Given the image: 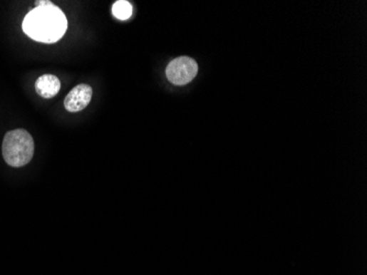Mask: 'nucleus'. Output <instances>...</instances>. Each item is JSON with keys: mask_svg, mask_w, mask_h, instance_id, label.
<instances>
[{"mask_svg": "<svg viewBox=\"0 0 367 275\" xmlns=\"http://www.w3.org/2000/svg\"><path fill=\"white\" fill-rule=\"evenodd\" d=\"M22 28L24 33L36 41L54 43L66 32L68 20L60 8L50 4L31 10L24 18Z\"/></svg>", "mask_w": 367, "mask_h": 275, "instance_id": "f257e3e1", "label": "nucleus"}, {"mask_svg": "<svg viewBox=\"0 0 367 275\" xmlns=\"http://www.w3.org/2000/svg\"><path fill=\"white\" fill-rule=\"evenodd\" d=\"M33 153V138L27 130L16 129L6 133L3 141V155L8 165L24 167L31 161Z\"/></svg>", "mask_w": 367, "mask_h": 275, "instance_id": "f03ea898", "label": "nucleus"}, {"mask_svg": "<svg viewBox=\"0 0 367 275\" xmlns=\"http://www.w3.org/2000/svg\"><path fill=\"white\" fill-rule=\"evenodd\" d=\"M198 73V66L194 58L180 56L172 61L166 68V78L172 84L182 86L192 82Z\"/></svg>", "mask_w": 367, "mask_h": 275, "instance_id": "7ed1b4c3", "label": "nucleus"}, {"mask_svg": "<svg viewBox=\"0 0 367 275\" xmlns=\"http://www.w3.org/2000/svg\"><path fill=\"white\" fill-rule=\"evenodd\" d=\"M91 96H93V88L88 84L77 85L65 98V108L70 113H78L88 106Z\"/></svg>", "mask_w": 367, "mask_h": 275, "instance_id": "20e7f679", "label": "nucleus"}, {"mask_svg": "<svg viewBox=\"0 0 367 275\" xmlns=\"http://www.w3.org/2000/svg\"><path fill=\"white\" fill-rule=\"evenodd\" d=\"M61 90V82L56 75L44 74L36 80V92L43 98H53Z\"/></svg>", "mask_w": 367, "mask_h": 275, "instance_id": "39448f33", "label": "nucleus"}, {"mask_svg": "<svg viewBox=\"0 0 367 275\" xmlns=\"http://www.w3.org/2000/svg\"><path fill=\"white\" fill-rule=\"evenodd\" d=\"M133 5L125 0H119L113 4V14L117 19L127 20L133 16Z\"/></svg>", "mask_w": 367, "mask_h": 275, "instance_id": "423d86ee", "label": "nucleus"}]
</instances>
